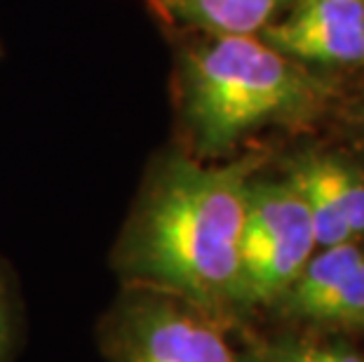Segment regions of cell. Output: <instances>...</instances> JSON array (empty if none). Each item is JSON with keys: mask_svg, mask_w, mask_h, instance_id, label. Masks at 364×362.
Segmentation results:
<instances>
[{"mask_svg": "<svg viewBox=\"0 0 364 362\" xmlns=\"http://www.w3.org/2000/svg\"><path fill=\"white\" fill-rule=\"evenodd\" d=\"M263 153L209 165L169 151L149 169L111 254L120 284L186 299L223 327L237 325V252L247 188Z\"/></svg>", "mask_w": 364, "mask_h": 362, "instance_id": "6da1fadb", "label": "cell"}, {"mask_svg": "<svg viewBox=\"0 0 364 362\" xmlns=\"http://www.w3.org/2000/svg\"><path fill=\"white\" fill-rule=\"evenodd\" d=\"M331 87L304 64L254 36H212L183 59L181 120L198 160L233 156L266 127H306L322 115Z\"/></svg>", "mask_w": 364, "mask_h": 362, "instance_id": "7a4b0ae2", "label": "cell"}, {"mask_svg": "<svg viewBox=\"0 0 364 362\" xmlns=\"http://www.w3.org/2000/svg\"><path fill=\"white\" fill-rule=\"evenodd\" d=\"M317 250L306 200L287 179H261L247 188L237 252L240 320L273 311Z\"/></svg>", "mask_w": 364, "mask_h": 362, "instance_id": "3957f363", "label": "cell"}, {"mask_svg": "<svg viewBox=\"0 0 364 362\" xmlns=\"http://www.w3.org/2000/svg\"><path fill=\"white\" fill-rule=\"evenodd\" d=\"M106 362H237L226 327L167 292L120 284L97 322Z\"/></svg>", "mask_w": 364, "mask_h": 362, "instance_id": "277c9868", "label": "cell"}, {"mask_svg": "<svg viewBox=\"0 0 364 362\" xmlns=\"http://www.w3.org/2000/svg\"><path fill=\"white\" fill-rule=\"evenodd\" d=\"M261 33L263 43L299 64H362L364 0H301L289 17Z\"/></svg>", "mask_w": 364, "mask_h": 362, "instance_id": "5b68a950", "label": "cell"}, {"mask_svg": "<svg viewBox=\"0 0 364 362\" xmlns=\"http://www.w3.org/2000/svg\"><path fill=\"white\" fill-rule=\"evenodd\" d=\"M311 212L317 247H334L364 235V172L334 153L308 151L287 167Z\"/></svg>", "mask_w": 364, "mask_h": 362, "instance_id": "8992f818", "label": "cell"}, {"mask_svg": "<svg viewBox=\"0 0 364 362\" xmlns=\"http://www.w3.org/2000/svg\"><path fill=\"white\" fill-rule=\"evenodd\" d=\"M162 7L209 36H257L287 0H160Z\"/></svg>", "mask_w": 364, "mask_h": 362, "instance_id": "52a82bcc", "label": "cell"}, {"mask_svg": "<svg viewBox=\"0 0 364 362\" xmlns=\"http://www.w3.org/2000/svg\"><path fill=\"white\" fill-rule=\"evenodd\" d=\"M237 362H364L341 341H320L306 334L250 336Z\"/></svg>", "mask_w": 364, "mask_h": 362, "instance_id": "ba28073f", "label": "cell"}, {"mask_svg": "<svg viewBox=\"0 0 364 362\" xmlns=\"http://www.w3.org/2000/svg\"><path fill=\"white\" fill-rule=\"evenodd\" d=\"M301 325H362L364 327V261L317 304Z\"/></svg>", "mask_w": 364, "mask_h": 362, "instance_id": "9c48e42d", "label": "cell"}, {"mask_svg": "<svg viewBox=\"0 0 364 362\" xmlns=\"http://www.w3.org/2000/svg\"><path fill=\"white\" fill-rule=\"evenodd\" d=\"M21 302L10 273L0 266V362H14L21 344Z\"/></svg>", "mask_w": 364, "mask_h": 362, "instance_id": "30bf717a", "label": "cell"}, {"mask_svg": "<svg viewBox=\"0 0 364 362\" xmlns=\"http://www.w3.org/2000/svg\"><path fill=\"white\" fill-rule=\"evenodd\" d=\"M362 120H364V109H362Z\"/></svg>", "mask_w": 364, "mask_h": 362, "instance_id": "8fae6325", "label": "cell"}]
</instances>
